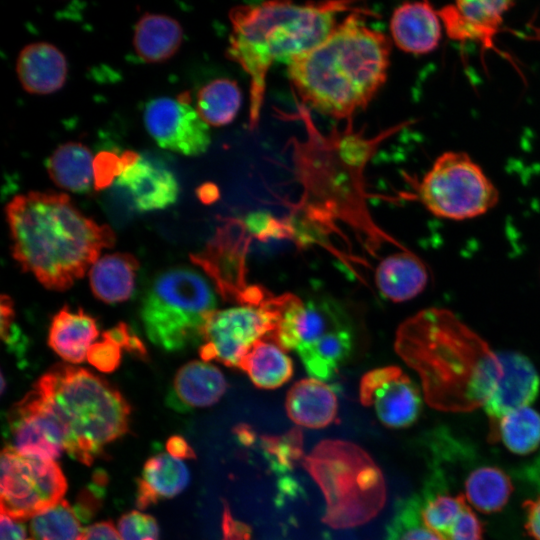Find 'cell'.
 <instances>
[{
    "mask_svg": "<svg viewBox=\"0 0 540 540\" xmlns=\"http://www.w3.org/2000/svg\"><path fill=\"white\" fill-rule=\"evenodd\" d=\"M395 349L418 374L425 401L440 411L483 407L503 375L500 355L445 308H426L404 321Z\"/></svg>",
    "mask_w": 540,
    "mask_h": 540,
    "instance_id": "1",
    "label": "cell"
},
{
    "mask_svg": "<svg viewBox=\"0 0 540 540\" xmlns=\"http://www.w3.org/2000/svg\"><path fill=\"white\" fill-rule=\"evenodd\" d=\"M5 212L13 258L50 290L69 289L116 242L110 226L84 215L65 193L18 194Z\"/></svg>",
    "mask_w": 540,
    "mask_h": 540,
    "instance_id": "2",
    "label": "cell"
},
{
    "mask_svg": "<svg viewBox=\"0 0 540 540\" xmlns=\"http://www.w3.org/2000/svg\"><path fill=\"white\" fill-rule=\"evenodd\" d=\"M363 16L350 13L323 42L287 63L300 99L335 119L364 110L387 80L391 41Z\"/></svg>",
    "mask_w": 540,
    "mask_h": 540,
    "instance_id": "3",
    "label": "cell"
},
{
    "mask_svg": "<svg viewBox=\"0 0 540 540\" xmlns=\"http://www.w3.org/2000/svg\"><path fill=\"white\" fill-rule=\"evenodd\" d=\"M345 11L368 13L364 8H353L349 2L268 1L230 10L226 57L249 77L250 129L258 126L272 64L288 63L319 45L338 25L337 14Z\"/></svg>",
    "mask_w": 540,
    "mask_h": 540,
    "instance_id": "4",
    "label": "cell"
},
{
    "mask_svg": "<svg viewBox=\"0 0 540 540\" xmlns=\"http://www.w3.org/2000/svg\"><path fill=\"white\" fill-rule=\"evenodd\" d=\"M33 389L60 424L65 451L82 464L91 465L129 430V403L109 381L89 370L56 364Z\"/></svg>",
    "mask_w": 540,
    "mask_h": 540,
    "instance_id": "5",
    "label": "cell"
},
{
    "mask_svg": "<svg viewBox=\"0 0 540 540\" xmlns=\"http://www.w3.org/2000/svg\"><path fill=\"white\" fill-rule=\"evenodd\" d=\"M303 465L324 495L323 521L331 528L363 525L384 507L386 486L382 471L360 446L326 439L305 456Z\"/></svg>",
    "mask_w": 540,
    "mask_h": 540,
    "instance_id": "6",
    "label": "cell"
},
{
    "mask_svg": "<svg viewBox=\"0 0 540 540\" xmlns=\"http://www.w3.org/2000/svg\"><path fill=\"white\" fill-rule=\"evenodd\" d=\"M215 306V293L206 279L188 266H175L153 278L142 297L140 318L154 345L181 351L201 342Z\"/></svg>",
    "mask_w": 540,
    "mask_h": 540,
    "instance_id": "7",
    "label": "cell"
},
{
    "mask_svg": "<svg viewBox=\"0 0 540 540\" xmlns=\"http://www.w3.org/2000/svg\"><path fill=\"white\" fill-rule=\"evenodd\" d=\"M417 194L431 214L450 220L479 217L499 201L493 181L463 151L439 155L418 183Z\"/></svg>",
    "mask_w": 540,
    "mask_h": 540,
    "instance_id": "8",
    "label": "cell"
},
{
    "mask_svg": "<svg viewBox=\"0 0 540 540\" xmlns=\"http://www.w3.org/2000/svg\"><path fill=\"white\" fill-rule=\"evenodd\" d=\"M66 478L55 460L20 454L5 446L0 461L1 513L23 521L63 500Z\"/></svg>",
    "mask_w": 540,
    "mask_h": 540,
    "instance_id": "9",
    "label": "cell"
},
{
    "mask_svg": "<svg viewBox=\"0 0 540 540\" xmlns=\"http://www.w3.org/2000/svg\"><path fill=\"white\" fill-rule=\"evenodd\" d=\"M282 295L273 296L260 305L241 304L214 310L202 329L199 356L238 368L250 348L259 340L270 338L281 318Z\"/></svg>",
    "mask_w": 540,
    "mask_h": 540,
    "instance_id": "10",
    "label": "cell"
},
{
    "mask_svg": "<svg viewBox=\"0 0 540 540\" xmlns=\"http://www.w3.org/2000/svg\"><path fill=\"white\" fill-rule=\"evenodd\" d=\"M144 123L160 147L185 156L201 155L211 143L209 125L190 105L188 92L177 99H151L144 109Z\"/></svg>",
    "mask_w": 540,
    "mask_h": 540,
    "instance_id": "11",
    "label": "cell"
},
{
    "mask_svg": "<svg viewBox=\"0 0 540 540\" xmlns=\"http://www.w3.org/2000/svg\"><path fill=\"white\" fill-rule=\"evenodd\" d=\"M359 400L364 406L374 404L379 420L389 428L409 427L422 410L419 388L395 365L365 373L360 380Z\"/></svg>",
    "mask_w": 540,
    "mask_h": 540,
    "instance_id": "12",
    "label": "cell"
},
{
    "mask_svg": "<svg viewBox=\"0 0 540 540\" xmlns=\"http://www.w3.org/2000/svg\"><path fill=\"white\" fill-rule=\"evenodd\" d=\"M246 233L244 223L229 219L203 250L190 256L191 261L210 276L218 292L227 300L239 302L250 286L245 279Z\"/></svg>",
    "mask_w": 540,
    "mask_h": 540,
    "instance_id": "13",
    "label": "cell"
},
{
    "mask_svg": "<svg viewBox=\"0 0 540 540\" xmlns=\"http://www.w3.org/2000/svg\"><path fill=\"white\" fill-rule=\"evenodd\" d=\"M7 420L20 454L55 460L65 450L60 424L33 388L11 407Z\"/></svg>",
    "mask_w": 540,
    "mask_h": 540,
    "instance_id": "14",
    "label": "cell"
},
{
    "mask_svg": "<svg viewBox=\"0 0 540 540\" xmlns=\"http://www.w3.org/2000/svg\"><path fill=\"white\" fill-rule=\"evenodd\" d=\"M116 185L127 192L131 204L140 212L165 209L179 195L178 181L170 170L132 153L120 159Z\"/></svg>",
    "mask_w": 540,
    "mask_h": 540,
    "instance_id": "15",
    "label": "cell"
},
{
    "mask_svg": "<svg viewBox=\"0 0 540 540\" xmlns=\"http://www.w3.org/2000/svg\"><path fill=\"white\" fill-rule=\"evenodd\" d=\"M503 375L483 408L489 417L490 433L508 413L528 407L538 395L540 378L531 360L519 352L499 354Z\"/></svg>",
    "mask_w": 540,
    "mask_h": 540,
    "instance_id": "16",
    "label": "cell"
},
{
    "mask_svg": "<svg viewBox=\"0 0 540 540\" xmlns=\"http://www.w3.org/2000/svg\"><path fill=\"white\" fill-rule=\"evenodd\" d=\"M513 5L506 0H459L438 11L443 29L451 40L478 42L489 48Z\"/></svg>",
    "mask_w": 540,
    "mask_h": 540,
    "instance_id": "17",
    "label": "cell"
},
{
    "mask_svg": "<svg viewBox=\"0 0 540 540\" xmlns=\"http://www.w3.org/2000/svg\"><path fill=\"white\" fill-rule=\"evenodd\" d=\"M389 29L397 48L413 55L436 50L444 31L438 9L428 1L405 2L396 7Z\"/></svg>",
    "mask_w": 540,
    "mask_h": 540,
    "instance_id": "18",
    "label": "cell"
},
{
    "mask_svg": "<svg viewBox=\"0 0 540 540\" xmlns=\"http://www.w3.org/2000/svg\"><path fill=\"white\" fill-rule=\"evenodd\" d=\"M425 527L439 540H482L484 526L461 493H436L420 504Z\"/></svg>",
    "mask_w": 540,
    "mask_h": 540,
    "instance_id": "19",
    "label": "cell"
},
{
    "mask_svg": "<svg viewBox=\"0 0 540 540\" xmlns=\"http://www.w3.org/2000/svg\"><path fill=\"white\" fill-rule=\"evenodd\" d=\"M16 72L26 92L46 95L63 87L68 65L66 57L57 47L47 42H35L20 51Z\"/></svg>",
    "mask_w": 540,
    "mask_h": 540,
    "instance_id": "20",
    "label": "cell"
},
{
    "mask_svg": "<svg viewBox=\"0 0 540 540\" xmlns=\"http://www.w3.org/2000/svg\"><path fill=\"white\" fill-rule=\"evenodd\" d=\"M99 337L97 320L81 308L62 307L52 318L48 344L63 360L82 363Z\"/></svg>",
    "mask_w": 540,
    "mask_h": 540,
    "instance_id": "21",
    "label": "cell"
},
{
    "mask_svg": "<svg viewBox=\"0 0 540 540\" xmlns=\"http://www.w3.org/2000/svg\"><path fill=\"white\" fill-rule=\"evenodd\" d=\"M285 408L294 423L319 429L336 420L338 400L330 386L311 377L297 381L289 389Z\"/></svg>",
    "mask_w": 540,
    "mask_h": 540,
    "instance_id": "22",
    "label": "cell"
},
{
    "mask_svg": "<svg viewBox=\"0 0 540 540\" xmlns=\"http://www.w3.org/2000/svg\"><path fill=\"white\" fill-rule=\"evenodd\" d=\"M227 386L223 373L216 366L193 360L177 371L170 399L182 408H205L217 403Z\"/></svg>",
    "mask_w": 540,
    "mask_h": 540,
    "instance_id": "23",
    "label": "cell"
},
{
    "mask_svg": "<svg viewBox=\"0 0 540 540\" xmlns=\"http://www.w3.org/2000/svg\"><path fill=\"white\" fill-rule=\"evenodd\" d=\"M428 278L423 261L409 251L385 257L378 264L375 274L379 291L395 303L418 296L425 289Z\"/></svg>",
    "mask_w": 540,
    "mask_h": 540,
    "instance_id": "24",
    "label": "cell"
},
{
    "mask_svg": "<svg viewBox=\"0 0 540 540\" xmlns=\"http://www.w3.org/2000/svg\"><path fill=\"white\" fill-rule=\"evenodd\" d=\"M190 481L189 470L178 458L161 453L149 458L137 481L136 505L145 509L181 493Z\"/></svg>",
    "mask_w": 540,
    "mask_h": 540,
    "instance_id": "25",
    "label": "cell"
},
{
    "mask_svg": "<svg viewBox=\"0 0 540 540\" xmlns=\"http://www.w3.org/2000/svg\"><path fill=\"white\" fill-rule=\"evenodd\" d=\"M139 262L129 253L117 252L99 258L89 270L94 296L106 304L128 300L135 288Z\"/></svg>",
    "mask_w": 540,
    "mask_h": 540,
    "instance_id": "26",
    "label": "cell"
},
{
    "mask_svg": "<svg viewBox=\"0 0 540 540\" xmlns=\"http://www.w3.org/2000/svg\"><path fill=\"white\" fill-rule=\"evenodd\" d=\"M183 29L167 15L145 13L136 23L133 45L137 55L147 63L170 59L180 48Z\"/></svg>",
    "mask_w": 540,
    "mask_h": 540,
    "instance_id": "27",
    "label": "cell"
},
{
    "mask_svg": "<svg viewBox=\"0 0 540 540\" xmlns=\"http://www.w3.org/2000/svg\"><path fill=\"white\" fill-rule=\"evenodd\" d=\"M46 168L50 179L61 189L89 192L95 183V162L91 150L80 142L58 146L49 156Z\"/></svg>",
    "mask_w": 540,
    "mask_h": 540,
    "instance_id": "28",
    "label": "cell"
},
{
    "mask_svg": "<svg viewBox=\"0 0 540 540\" xmlns=\"http://www.w3.org/2000/svg\"><path fill=\"white\" fill-rule=\"evenodd\" d=\"M352 352V333L346 324L329 330L315 342L297 350L307 371L321 381L335 376Z\"/></svg>",
    "mask_w": 540,
    "mask_h": 540,
    "instance_id": "29",
    "label": "cell"
},
{
    "mask_svg": "<svg viewBox=\"0 0 540 540\" xmlns=\"http://www.w3.org/2000/svg\"><path fill=\"white\" fill-rule=\"evenodd\" d=\"M239 369L260 389H276L293 376V362L275 341L264 338L257 341L243 357Z\"/></svg>",
    "mask_w": 540,
    "mask_h": 540,
    "instance_id": "30",
    "label": "cell"
},
{
    "mask_svg": "<svg viewBox=\"0 0 540 540\" xmlns=\"http://www.w3.org/2000/svg\"><path fill=\"white\" fill-rule=\"evenodd\" d=\"M465 497L478 511L486 514L501 511L507 504L513 485L510 477L495 466H481L466 478Z\"/></svg>",
    "mask_w": 540,
    "mask_h": 540,
    "instance_id": "31",
    "label": "cell"
},
{
    "mask_svg": "<svg viewBox=\"0 0 540 540\" xmlns=\"http://www.w3.org/2000/svg\"><path fill=\"white\" fill-rule=\"evenodd\" d=\"M242 104V92L236 81L218 78L201 87L196 95V110L209 126L231 123Z\"/></svg>",
    "mask_w": 540,
    "mask_h": 540,
    "instance_id": "32",
    "label": "cell"
},
{
    "mask_svg": "<svg viewBox=\"0 0 540 540\" xmlns=\"http://www.w3.org/2000/svg\"><path fill=\"white\" fill-rule=\"evenodd\" d=\"M491 440H501L517 455H527L540 445V413L530 406L505 415L490 433Z\"/></svg>",
    "mask_w": 540,
    "mask_h": 540,
    "instance_id": "33",
    "label": "cell"
},
{
    "mask_svg": "<svg viewBox=\"0 0 540 540\" xmlns=\"http://www.w3.org/2000/svg\"><path fill=\"white\" fill-rule=\"evenodd\" d=\"M35 540H77L81 533L79 519L66 500L34 516L30 523Z\"/></svg>",
    "mask_w": 540,
    "mask_h": 540,
    "instance_id": "34",
    "label": "cell"
},
{
    "mask_svg": "<svg viewBox=\"0 0 540 540\" xmlns=\"http://www.w3.org/2000/svg\"><path fill=\"white\" fill-rule=\"evenodd\" d=\"M261 446L273 467L282 471L294 468L305 458L303 434L299 428H292L280 436H262Z\"/></svg>",
    "mask_w": 540,
    "mask_h": 540,
    "instance_id": "35",
    "label": "cell"
},
{
    "mask_svg": "<svg viewBox=\"0 0 540 540\" xmlns=\"http://www.w3.org/2000/svg\"><path fill=\"white\" fill-rule=\"evenodd\" d=\"M386 540H439L422 522L420 503L410 500L401 505Z\"/></svg>",
    "mask_w": 540,
    "mask_h": 540,
    "instance_id": "36",
    "label": "cell"
},
{
    "mask_svg": "<svg viewBox=\"0 0 540 540\" xmlns=\"http://www.w3.org/2000/svg\"><path fill=\"white\" fill-rule=\"evenodd\" d=\"M122 540H159V528L156 520L139 511L124 514L118 523Z\"/></svg>",
    "mask_w": 540,
    "mask_h": 540,
    "instance_id": "37",
    "label": "cell"
},
{
    "mask_svg": "<svg viewBox=\"0 0 540 540\" xmlns=\"http://www.w3.org/2000/svg\"><path fill=\"white\" fill-rule=\"evenodd\" d=\"M122 348L105 332L101 340L96 341L88 350L87 361L104 373H111L119 368Z\"/></svg>",
    "mask_w": 540,
    "mask_h": 540,
    "instance_id": "38",
    "label": "cell"
},
{
    "mask_svg": "<svg viewBox=\"0 0 540 540\" xmlns=\"http://www.w3.org/2000/svg\"><path fill=\"white\" fill-rule=\"evenodd\" d=\"M248 234L260 241L287 239L293 236L292 225L283 220L264 214L250 216L244 223Z\"/></svg>",
    "mask_w": 540,
    "mask_h": 540,
    "instance_id": "39",
    "label": "cell"
},
{
    "mask_svg": "<svg viewBox=\"0 0 540 540\" xmlns=\"http://www.w3.org/2000/svg\"><path fill=\"white\" fill-rule=\"evenodd\" d=\"M105 333L119 344L123 350L136 358L142 360L147 358L148 353L143 341L126 323L119 322L111 329L106 330Z\"/></svg>",
    "mask_w": 540,
    "mask_h": 540,
    "instance_id": "40",
    "label": "cell"
},
{
    "mask_svg": "<svg viewBox=\"0 0 540 540\" xmlns=\"http://www.w3.org/2000/svg\"><path fill=\"white\" fill-rule=\"evenodd\" d=\"M1 337L11 350H18L24 346L19 343L20 330L15 324L14 303L8 295L1 296Z\"/></svg>",
    "mask_w": 540,
    "mask_h": 540,
    "instance_id": "41",
    "label": "cell"
},
{
    "mask_svg": "<svg viewBox=\"0 0 540 540\" xmlns=\"http://www.w3.org/2000/svg\"><path fill=\"white\" fill-rule=\"evenodd\" d=\"M222 533L223 540H250L251 538L250 528L233 518L227 503L224 504L223 509Z\"/></svg>",
    "mask_w": 540,
    "mask_h": 540,
    "instance_id": "42",
    "label": "cell"
},
{
    "mask_svg": "<svg viewBox=\"0 0 540 540\" xmlns=\"http://www.w3.org/2000/svg\"><path fill=\"white\" fill-rule=\"evenodd\" d=\"M77 540H122L119 531L110 521L94 523L83 529Z\"/></svg>",
    "mask_w": 540,
    "mask_h": 540,
    "instance_id": "43",
    "label": "cell"
},
{
    "mask_svg": "<svg viewBox=\"0 0 540 540\" xmlns=\"http://www.w3.org/2000/svg\"><path fill=\"white\" fill-rule=\"evenodd\" d=\"M526 521L525 529L527 533L536 540H540V495L533 500H526L523 503Z\"/></svg>",
    "mask_w": 540,
    "mask_h": 540,
    "instance_id": "44",
    "label": "cell"
},
{
    "mask_svg": "<svg viewBox=\"0 0 540 540\" xmlns=\"http://www.w3.org/2000/svg\"><path fill=\"white\" fill-rule=\"evenodd\" d=\"M1 540H35L30 536L22 521L1 513Z\"/></svg>",
    "mask_w": 540,
    "mask_h": 540,
    "instance_id": "45",
    "label": "cell"
},
{
    "mask_svg": "<svg viewBox=\"0 0 540 540\" xmlns=\"http://www.w3.org/2000/svg\"><path fill=\"white\" fill-rule=\"evenodd\" d=\"M168 454L178 459L195 458V452L188 442L179 435L171 436L166 442Z\"/></svg>",
    "mask_w": 540,
    "mask_h": 540,
    "instance_id": "46",
    "label": "cell"
},
{
    "mask_svg": "<svg viewBox=\"0 0 540 540\" xmlns=\"http://www.w3.org/2000/svg\"><path fill=\"white\" fill-rule=\"evenodd\" d=\"M235 433L237 434L240 442L244 445H251L254 442L255 434L251 428L245 424H240L235 428Z\"/></svg>",
    "mask_w": 540,
    "mask_h": 540,
    "instance_id": "47",
    "label": "cell"
},
{
    "mask_svg": "<svg viewBox=\"0 0 540 540\" xmlns=\"http://www.w3.org/2000/svg\"><path fill=\"white\" fill-rule=\"evenodd\" d=\"M5 387H6L5 377H4V374L2 373L1 374V393L2 394L5 391Z\"/></svg>",
    "mask_w": 540,
    "mask_h": 540,
    "instance_id": "48",
    "label": "cell"
}]
</instances>
